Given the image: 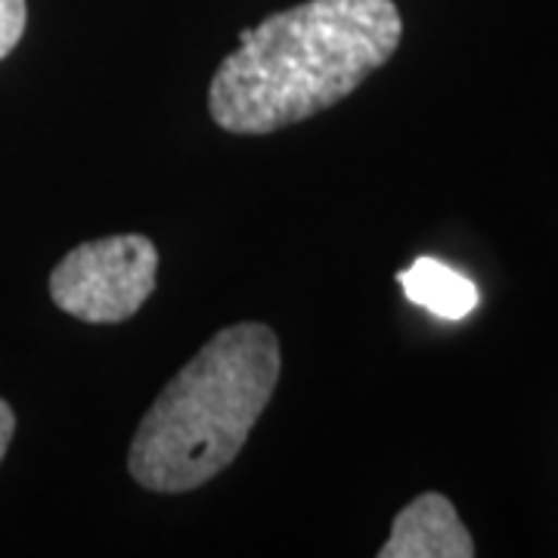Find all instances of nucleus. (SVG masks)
I'll list each match as a JSON object with an SVG mask.
<instances>
[{"label":"nucleus","instance_id":"1","mask_svg":"<svg viewBox=\"0 0 558 558\" xmlns=\"http://www.w3.org/2000/svg\"><path fill=\"white\" fill-rule=\"evenodd\" d=\"M395 0H307L274 13L220 62L208 116L230 134H274L354 94L395 57Z\"/></svg>","mask_w":558,"mask_h":558},{"label":"nucleus","instance_id":"2","mask_svg":"<svg viewBox=\"0 0 558 558\" xmlns=\"http://www.w3.org/2000/svg\"><path fill=\"white\" fill-rule=\"evenodd\" d=\"M282 369L277 332L236 323L205 341L161 388L128 450V472L153 494H186L240 457Z\"/></svg>","mask_w":558,"mask_h":558},{"label":"nucleus","instance_id":"3","mask_svg":"<svg viewBox=\"0 0 558 558\" xmlns=\"http://www.w3.org/2000/svg\"><path fill=\"white\" fill-rule=\"evenodd\" d=\"M159 252L140 233L81 242L50 274L53 304L84 323L134 317L156 292Z\"/></svg>","mask_w":558,"mask_h":558},{"label":"nucleus","instance_id":"4","mask_svg":"<svg viewBox=\"0 0 558 558\" xmlns=\"http://www.w3.org/2000/svg\"><path fill=\"white\" fill-rule=\"evenodd\" d=\"M381 558H472L475 539L444 494H422L391 524Z\"/></svg>","mask_w":558,"mask_h":558},{"label":"nucleus","instance_id":"5","mask_svg":"<svg viewBox=\"0 0 558 558\" xmlns=\"http://www.w3.org/2000/svg\"><path fill=\"white\" fill-rule=\"evenodd\" d=\"M398 282L413 304L450 323L465 319L478 307V286L438 258H416L400 270Z\"/></svg>","mask_w":558,"mask_h":558},{"label":"nucleus","instance_id":"6","mask_svg":"<svg viewBox=\"0 0 558 558\" xmlns=\"http://www.w3.org/2000/svg\"><path fill=\"white\" fill-rule=\"evenodd\" d=\"M25 0H0V60H7L16 44H20L22 32H25Z\"/></svg>","mask_w":558,"mask_h":558},{"label":"nucleus","instance_id":"7","mask_svg":"<svg viewBox=\"0 0 558 558\" xmlns=\"http://www.w3.org/2000/svg\"><path fill=\"white\" fill-rule=\"evenodd\" d=\"M13 432H16L13 407L0 398V462H3V457H7V447H10V440H13Z\"/></svg>","mask_w":558,"mask_h":558}]
</instances>
